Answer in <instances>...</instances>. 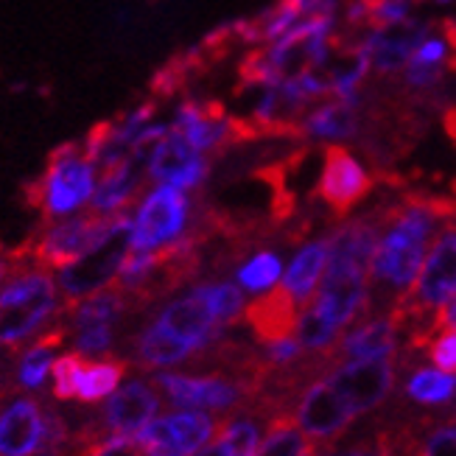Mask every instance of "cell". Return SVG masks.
<instances>
[{
    "mask_svg": "<svg viewBox=\"0 0 456 456\" xmlns=\"http://www.w3.org/2000/svg\"><path fill=\"white\" fill-rule=\"evenodd\" d=\"M456 216V205L431 196H406L387 208L370 269V303L364 316H381L398 305L418 281L440 227Z\"/></svg>",
    "mask_w": 456,
    "mask_h": 456,
    "instance_id": "cell-1",
    "label": "cell"
},
{
    "mask_svg": "<svg viewBox=\"0 0 456 456\" xmlns=\"http://www.w3.org/2000/svg\"><path fill=\"white\" fill-rule=\"evenodd\" d=\"M387 208L389 205H379L372 210L347 216L328 232L330 252L325 277L308 305L339 333L355 316L367 311L372 255L379 247Z\"/></svg>",
    "mask_w": 456,
    "mask_h": 456,
    "instance_id": "cell-2",
    "label": "cell"
},
{
    "mask_svg": "<svg viewBox=\"0 0 456 456\" xmlns=\"http://www.w3.org/2000/svg\"><path fill=\"white\" fill-rule=\"evenodd\" d=\"M56 291L59 286L51 269L34 264L26 255V261L0 289V347H28L51 330L65 308Z\"/></svg>",
    "mask_w": 456,
    "mask_h": 456,
    "instance_id": "cell-3",
    "label": "cell"
},
{
    "mask_svg": "<svg viewBox=\"0 0 456 456\" xmlns=\"http://www.w3.org/2000/svg\"><path fill=\"white\" fill-rule=\"evenodd\" d=\"M132 252H160L188 238L208 241L216 230L210 213L200 208L193 193L168 185H149L137 205L129 210Z\"/></svg>",
    "mask_w": 456,
    "mask_h": 456,
    "instance_id": "cell-4",
    "label": "cell"
},
{
    "mask_svg": "<svg viewBox=\"0 0 456 456\" xmlns=\"http://www.w3.org/2000/svg\"><path fill=\"white\" fill-rule=\"evenodd\" d=\"M98 171L102 168L85 143L59 146L48 157L45 171L31 191V202L43 213V224L90 210L98 188Z\"/></svg>",
    "mask_w": 456,
    "mask_h": 456,
    "instance_id": "cell-5",
    "label": "cell"
},
{
    "mask_svg": "<svg viewBox=\"0 0 456 456\" xmlns=\"http://www.w3.org/2000/svg\"><path fill=\"white\" fill-rule=\"evenodd\" d=\"M132 252V227H129V213L121 216L110 230V235L102 244L93 247L87 255H82L70 266L56 272V286L62 291L65 308H73L95 291L110 289L118 274H121L126 257Z\"/></svg>",
    "mask_w": 456,
    "mask_h": 456,
    "instance_id": "cell-6",
    "label": "cell"
},
{
    "mask_svg": "<svg viewBox=\"0 0 456 456\" xmlns=\"http://www.w3.org/2000/svg\"><path fill=\"white\" fill-rule=\"evenodd\" d=\"M132 311L126 294L110 286L104 291H95L87 300L73 308H62V325L68 330V339L73 342V353L85 359H107L115 350L118 325Z\"/></svg>",
    "mask_w": 456,
    "mask_h": 456,
    "instance_id": "cell-7",
    "label": "cell"
},
{
    "mask_svg": "<svg viewBox=\"0 0 456 456\" xmlns=\"http://www.w3.org/2000/svg\"><path fill=\"white\" fill-rule=\"evenodd\" d=\"M151 384L174 406L193 411H241L257 401V387L222 372H157Z\"/></svg>",
    "mask_w": 456,
    "mask_h": 456,
    "instance_id": "cell-8",
    "label": "cell"
},
{
    "mask_svg": "<svg viewBox=\"0 0 456 456\" xmlns=\"http://www.w3.org/2000/svg\"><path fill=\"white\" fill-rule=\"evenodd\" d=\"M118 219H121V216H118ZM118 219H107V216L85 210L78 216H70V219L48 222L23 249L34 264L59 272L70 266L73 261H78L82 255H87L93 247L102 244Z\"/></svg>",
    "mask_w": 456,
    "mask_h": 456,
    "instance_id": "cell-9",
    "label": "cell"
},
{
    "mask_svg": "<svg viewBox=\"0 0 456 456\" xmlns=\"http://www.w3.org/2000/svg\"><path fill=\"white\" fill-rule=\"evenodd\" d=\"M375 188V174L353 146L322 149V166L316 176L314 196L325 205L336 222L353 216Z\"/></svg>",
    "mask_w": 456,
    "mask_h": 456,
    "instance_id": "cell-10",
    "label": "cell"
},
{
    "mask_svg": "<svg viewBox=\"0 0 456 456\" xmlns=\"http://www.w3.org/2000/svg\"><path fill=\"white\" fill-rule=\"evenodd\" d=\"M143 168L149 185H168L185 193H200L210 176L213 157L196 151L183 134H176L171 126L160 141L143 154Z\"/></svg>",
    "mask_w": 456,
    "mask_h": 456,
    "instance_id": "cell-11",
    "label": "cell"
},
{
    "mask_svg": "<svg viewBox=\"0 0 456 456\" xmlns=\"http://www.w3.org/2000/svg\"><path fill=\"white\" fill-rule=\"evenodd\" d=\"M168 126L176 134H183L196 151H202L208 157L222 154L232 143L241 141V137L252 134L247 124L232 118L227 110L210 102H196V98H185V102L174 107Z\"/></svg>",
    "mask_w": 456,
    "mask_h": 456,
    "instance_id": "cell-12",
    "label": "cell"
},
{
    "mask_svg": "<svg viewBox=\"0 0 456 456\" xmlns=\"http://www.w3.org/2000/svg\"><path fill=\"white\" fill-rule=\"evenodd\" d=\"M355 420L359 418L350 411L345 398L333 389V384L325 375L303 392V398L297 401L294 409V423L316 448V453H322L325 448L339 443Z\"/></svg>",
    "mask_w": 456,
    "mask_h": 456,
    "instance_id": "cell-13",
    "label": "cell"
},
{
    "mask_svg": "<svg viewBox=\"0 0 456 456\" xmlns=\"http://www.w3.org/2000/svg\"><path fill=\"white\" fill-rule=\"evenodd\" d=\"M398 372H401L398 355H387V359L336 364L333 370H328L325 379L342 395L355 418H362V414L379 409L395 392Z\"/></svg>",
    "mask_w": 456,
    "mask_h": 456,
    "instance_id": "cell-14",
    "label": "cell"
},
{
    "mask_svg": "<svg viewBox=\"0 0 456 456\" xmlns=\"http://www.w3.org/2000/svg\"><path fill=\"white\" fill-rule=\"evenodd\" d=\"M224 420L227 418H213L210 411L183 409L151 420L137 434V440L143 443L149 456H191L222 431Z\"/></svg>",
    "mask_w": 456,
    "mask_h": 456,
    "instance_id": "cell-15",
    "label": "cell"
},
{
    "mask_svg": "<svg viewBox=\"0 0 456 456\" xmlns=\"http://www.w3.org/2000/svg\"><path fill=\"white\" fill-rule=\"evenodd\" d=\"M48 409L31 395L0 392V456H45Z\"/></svg>",
    "mask_w": 456,
    "mask_h": 456,
    "instance_id": "cell-16",
    "label": "cell"
},
{
    "mask_svg": "<svg viewBox=\"0 0 456 456\" xmlns=\"http://www.w3.org/2000/svg\"><path fill=\"white\" fill-rule=\"evenodd\" d=\"M428 26L431 20L423 17H414L403 26H367L355 34L350 48L367 59L372 76H401Z\"/></svg>",
    "mask_w": 456,
    "mask_h": 456,
    "instance_id": "cell-17",
    "label": "cell"
},
{
    "mask_svg": "<svg viewBox=\"0 0 456 456\" xmlns=\"http://www.w3.org/2000/svg\"><path fill=\"white\" fill-rule=\"evenodd\" d=\"M387 414L398 456H456V409Z\"/></svg>",
    "mask_w": 456,
    "mask_h": 456,
    "instance_id": "cell-18",
    "label": "cell"
},
{
    "mask_svg": "<svg viewBox=\"0 0 456 456\" xmlns=\"http://www.w3.org/2000/svg\"><path fill=\"white\" fill-rule=\"evenodd\" d=\"M160 389L146 379H132L124 387H118L95 411V426L110 437H137L160 411Z\"/></svg>",
    "mask_w": 456,
    "mask_h": 456,
    "instance_id": "cell-19",
    "label": "cell"
},
{
    "mask_svg": "<svg viewBox=\"0 0 456 456\" xmlns=\"http://www.w3.org/2000/svg\"><path fill=\"white\" fill-rule=\"evenodd\" d=\"M453 65H456V34L448 26L431 23L398 78L403 90H409L411 95H426L445 82V76Z\"/></svg>",
    "mask_w": 456,
    "mask_h": 456,
    "instance_id": "cell-20",
    "label": "cell"
},
{
    "mask_svg": "<svg viewBox=\"0 0 456 456\" xmlns=\"http://www.w3.org/2000/svg\"><path fill=\"white\" fill-rule=\"evenodd\" d=\"M303 305L297 303V297L281 283L264 294H257L255 300L244 308V325L249 328L252 339L257 347H269L277 342L294 339V333L300 330Z\"/></svg>",
    "mask_w": 456,
    "mask_h": 456,
    "instance_id": "cell-21",
    "label": "cell"
},
{
    "mask_svg": "<svg viewBox=\"0 0 456 456\" xmlns=\"http://www.w3.org/2000/svg\"><path fill=\"white\" fill-rule=\"evenodd\" d=\"M146 188L149 180L141 160L124 157V160L107 163L98 171V188L90 210L98 216H107V219H118V216H126L137 205Z\"/></svg>",
    "mask_w": 456,
    "mask_h": 456,
    "instance_id": "cell-22",
    "label": "cell"
},
{
    "mask_svg": "<svg viewBox=\"0 0 456 456\" xmlns=\"http://www.w3.org/2000/svg\"><path fill=\"white\" fill-rule=\"evenodd\" d=\"M294 134L314 146H353L362 134V110L325 98L314 104L294 126Z\"/></svg>",
    "mask_w": 456,
    "mask_h": 456,
    "instance_id": "cell-23",
    "label": "cell"
},
{
    "mask_svg": "<svg viewBox=\"0 0 456 456\" xmlns=\"http://www.w3.org/2000/svg\"><path fill=\"white\" fill-rule=\"evenodd\" d=\"M401 336H403V330L392 314L364 316V320L355 328H350L339 339V345H336V364L398 355L401 353Z\"/></svg>",
    "mask_w": 456,
    "mask_h": 456,
    "instance_id": "cell-24",
    "label": "cell"
},
{
    "mask_svg": "<svg viewBox=\"0 0 456 456\" xmlns=\"http://www.w3.org/2000/svg\"><path fill=\"white\" fill-rule=\"evenodd\" d=\"M328 252H330L328 232L314 235V238H303L294 249L291 264L286 266L283 286L297 297V303H300L303 308L311 303L314 291L322 283L325 266H328Z\"/></svg>",
    "mask_w": 456,
    "mask_h": 456,
    "instance_id": "cell-25",
    "label": "cell"
},
{
    "mask_svg": "<svg viewBox=\"0 0 456 456\" xmlns=\"http://www.w3.org/2000/svg\"><path fill=\"white\" fill-rule=\"evenodd\" d=\"M325 76H328V93H330L328 98H336V102L350 104L355 110L364 107V93H367L372 70L362 53H355L347 45L345 53H336Z\"/></svg>",
    "mask_w": 456,
    "mask_h": 456,
    "instance_id": "cell-26",
    "label": "cell"
},
{
    "mask_svg": "<svg viewBox=\"0 0 456 456\" xmlns=\"http://www.w3.org/2000/svg\"><path fill=\"white\" fill-rule=\"evenodd\" d=\"M126 372H129L126 359H115V355H107V359H85L76 381V403L93 406L107 401L112 392H118Z\"/></svg>",
    "mask_w": 456,
    "mask_h": 456,
    "instance_id": "cell-27",
    "label": "cell"
},
{
    "mask_svg": "<svg viewBox=\"0 0 456 456\" xmlns=\"http://www.w3.org/2000/svg\"><path fill=\"white\" fill-rule=\"evenodd\" d=\"M283 274V257L272 247H255L249 249L241 261L235 264V283L241 286V291L264 294L277 286Z\"/></svg>",
    "mask_w": 456,
    "mask_h": 456,
    "instance_id": "cell-28",
    "label": "cell"
},
{
    "mask_svg": "<svg viewBox=\"0 0 456 456\" xmlns=\"http://www.w3.org/2000/svg\"><path fill=\"white\" fill-rule=\"evenodd\" d=\"M403 398L418 406H443L456 398V375L437 367H411L403 381Z\"/></svg>",
    "mask_w": 456,
    "mask_h": 456,
    "instance_id": "cell-29",
    "label": "cell"
},
{
    "mask_svg": "<svg viewBox=\"0 0 456 456\" xmlns=\"http://www.w3.org/2000/svg\"><path fill=\"white\" fill-rule=\"evenodd\" d=\"M316 456H398V445H395V434L387 414H381L359 437H350L347 443H336Z\"/></svg>",
    "mask_w": 456,
    "mask_h": 456,
    "instance_id": "cell-30",
    "label": "cell"
},
{
    "mask_svg": "<svg viewBox=\"0 0 456 456\" xmlns=\"http://www.w3.org/2000/svg\"><path fill=\"white\" fill-rule=\"evenodd\" d=\"M62 456H149L137 437H93L82 443H70Z\"/></svg>",
    "mask_w": 456,
    "mask_h": 456,
    "instance_id": "cell-31",
    "label": "cell"
},
{
    "mask_svg": "<svg viewBox=\"0 0 456 456\" xmlns=\"http://www.w3.org/2000/svg\"><path fill=\"white\" fill-rule=\"evenodd\" d=\"M85 355L78 353H65L59 355L51 367V392L56 401L70 403L76 401V381H78V370H82Z\"/></svg>",
    "mask_w": 456,
    "mask_h": 456,
    "instance_id": "cell-32",
    "label": "cell"
},
{
    "mask_svg": "<svg viewBox=\"0 0 456 456\" xmlns=\"http://www.w3.org/2000/svg\"><path fill=\"white\" fill-rule=\"evenodd\" d=\"M426 359L437 370L456 375V328H443L434 333V339L426 347Z\"/></svg>",
    "mask_w": 456,
    "mask_h": 456,
    "instance_id": "cell-33",
    "label": "cell"
},
{
    "mask_svg": "<svg viewBox=\"0 0 456 456\" xmlns=\"http://www.w3.org/2000/svg\"><path fill=\"white\" fill-rule=\"evenodd\" d=\"M418 17L406 0H370V26H403Z\"/></svg>",
    "mask_w": 456,
    "mask_h": 456,
    "instance_id": "cell-34",
    "label": "cell"
},
{
    "mask_svg": "<svg viewBox=\"0 0 456 456\" xmlns=\"http://www.w3.org/2000/svg\"><path fill=\"white\" fill-rule=\"evenodd\" d=\"M191 456H230V451H227V443L222 440V434H216V437L208 445H202L200 451L191 453Z\"/></svg>",
    "mask_w": 456,
    "mask_h": 456,
    "instance_id": "cell-35",
    "label": "cell"
},
{
    "mask_svg": "<svg viewBox=\"0 0 456 456\" xmlns=\"http://www.w3.org/2000/svg\"><path fill=\"white\" fill-rule=\"evenodd\" d=\"M434 328L443 330V328H456V300L448 303L437 316H434Z\"/></svg>",
    "mask_w": 456,
    "mask_h": 456,
    "instance_id": "cell-36",
    "label": "cell"
},
{
    "mask_svg": "<svg viewBox=\"0 0 456 456\" xmlns=\"http://www.w3.org/2000/svg\"><path fill=\"white\" fill-rule=\"evenodd\" d=\"M406 4H411L414 9L423 6V4H428V6H437V9H448V6H453V4H456V0H406Z\"/></svg>",
    "mask_w": 456,
    "mask_h": 456,
    "instance_id": "cell-37",
    "label": "cell"
},
{
    "mask_svg": "<svg viewBox=\"0 0 456 456\" xmlns=\"http://www.w3.org/2000/svg\"><path fill=\"white\" fill-rule=\"evenodd\" d=\"M453 191H456V185H453Z\"/></svg>",
    "mask_w": 456,
    "mask_h": 456,
    "instance_id": "cell-38",
    "label": "cell"
},
{
    "mask_svg": "<svg viewBox=\"0 0 456 456\" xmlns=\"http://www.w3.org/2000/svg\"><path fill=\"white\" fill-rule=\"evenodd\" d=\"M367 4H370V0H367Z\"/></svg>",
    "mask_w": 456,
    "mask_h": 456,
    "instance_id": "cell-39",
    "label": "cell"
}]
</instances>
